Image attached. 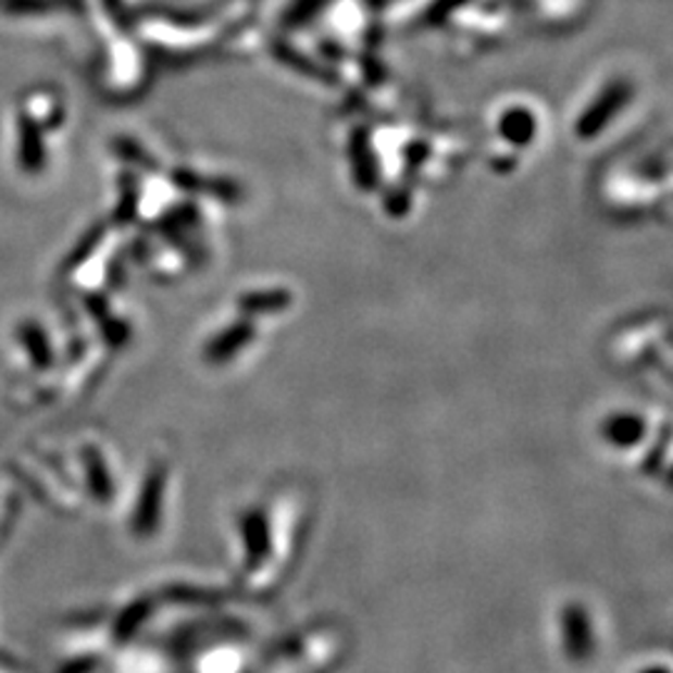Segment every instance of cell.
Returning a JSON list of instances; mask_svg holds the SVG:
<instances>
[{"label":"cell","mask_w":673,"mask_h":673,"mask_svg":"<svg viewBox=\"0 0 673 673\" xmlns=\"http://www.w3.org/2000/svg\"><path fill=\"white\" fill-rule=\"evenodd\" d=\"M634 98V85L619 78L603 85L589 105H586L576 117L574 133L578 140H594L607 130V127L616 121V117L628 108V102Z\"/></svg>","instance_id":"1"},{"label":"cell","mask_w":673,"mask_h":673,"mask_svg":"<svg viewBox=\"0 0 673 673\" xmlns=\"http://www.w3.org/2000/svg\"><path fill=\"white\" fill-rule=\"evenodd\" d=\"M349 165H352L354 185L364 192H372L379 185L377 155L372 152L370 133L364 127H354L349 135Z\"/></svg>","instance_id":"2"},{"label":"cell","mask_w":673,"mask_h":673,"mask_svg":"<svg viewBox=\"0 0 673 673\" xmlns=\"http://www.w3.org/2000/svg\"><path fill=\"white\" fill-rule=\"evenodd\" d=\"M497 133L504 138V142L514 145V148H529L539 133V121L529 108L511 105L499 115Z\"/></svg>","instance_id":"3"},{"label":"cell","mask_w":673,"mask_h":673,"mask_svg":"<svg viewBox=\"0 0 673 673\" xmlns=\"http://www.w3.org/2000/svg\"><path fill=\"white\" fill-rule=\"evenodd\" d=\"M329 5V0H292L283 13V25L287 30H297L310 25Z\"/></svg>","instance_id":"4"},{"label":"cell","mask_w":673,"mask_h":673,"mask_svg":"<svg viewBox=\"0 0 673 673\" xmlns=\"http://www.w3.org/2000/svg\"><path fill=\"white\" fill-rule=\"evenodd\" d=\"M584 632H589V621H586V613L578 607H569L564 613V636L566 646L572 656H582L589 651V644L584 641Z\"/></svg>","instance_id":"5"},{"label":"cell","mask_w":673,"mask_h":673,"mask_svg":"<svg viewBox=\"0 0 673 673\" xmlns=\"http://www.w3.org/2000/svg\"><path fill=\"white\" fill-rule=\"evenodd\" d=\"M641 434H644V424L638 422V416L634 414L611 416V422L607 427V437L611 445H621V447L636 445V441L641 439Z\"/></svg>","instance_id":"6"},{"label":"cell","mask_w":673,"mask_h":673,"mask_svg":"<svg viewBox=\"0 0 673 673\" xmlns=\"http://www.w3.org/2000/svg\"><path fill=\"white\" fill-rule=\"evenodd\" d=\"M472 0H434V3L422 13V28H441L447 25L451 15L464 11Z\"/></svg>","instance_id":"7"},{"label":"cell","mask_w":673,"mask_h":673,"mask_svg":"<svg viewBox=\"0 0 673 673\" xmlns=\"http://www.w3.org/2000/svg\"><path fill=\"white\" fill-rule=\"evenodd\" d=\"M644 673H669L666 669H649V671H644Z\"/></svg>","instance_id":"8"}]
</instances>
